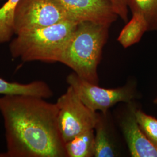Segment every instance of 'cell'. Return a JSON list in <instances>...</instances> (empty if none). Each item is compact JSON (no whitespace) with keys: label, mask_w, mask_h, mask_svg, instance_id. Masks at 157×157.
<instances>
[{"label":"cell","mask_w":157,"mask_h":157,"mask_svg":"<svg viewBox=\"0 0 157 157\" xmlns=\"http://www.w3.org/2000/svg\"><path fill=\"white\" fill-rule=\"evenodd\" d=\"M58 125L65 143L76 136L94 129L99 113L87 107L73 88L67 90L56 101Z\"/></svg>","instance_id":"8992f818"},{"label":"cell","mask_w":157,"mask_h":157,"mask_svg":"<svg viewBox=\"0 0 157 157\" xmlns=\"http://www.w3.org/2000/svg\"><path fill=\"white\" fill-rule=\"evenodd\" d=\"M146 32L148 27L144 17L140 13H134L120 32L117 40L124 48H128L138 43Z\"/></svg>","instance_id":"8fae6325"},{"label":"cell","mask_w":157,"mask_h":157,"mask_svg":"<svg viewBox=\"0 0 157 157\" xmlns=\"http://www.w3.org/2000/svg\"><path fill=\"white\" fill-rule=\"evenodd\" d=\"M132 13L143 15L147 23L148 32H157V0H127Z\"/></svg>","instance_id":"4fadbf2b"},{"label":"cell","mask_w":157,"mask_h":157,"mask_svg":"<svg viewBox=\"0 0 157 157\" xmlns=\"http://www.w3.org/2000/svg\"><path fill=\"white\" fill-rule=\"evenodd\" d=\"M6 151L3 157H67L58 125V108L28 95L0 97Z\"/></svg>","instance_id":"6da1fadb"},{"label":"cell","mask_w":157,"mask_h":157,"mask_svg":"<svg viewBox=\"0 0 157 157\" xmlns=\"http://www.w3.org/2000/svg\"><path fill=\"white\" fill-rule=\"evenodd\" d=\"M78 22L111 26L118 19L109 0H57Z\"/></svg>","instance_id":"52a82bcc"},{"label":"cell","mask_w":157,"mask_h":157,"mask_svg":"<svg viewBox=\"0 0 157 157\" xmlns=\"http://www.w3.org/2000/svg\"><path fill=\"white\" fill-rule=\"evenodd\" d=\"M0 1H1V0H0Z\"/></svg>","instance_id":"ac0fdd59"},{"label":"cell","mask_w":157,"mask_h":157,"mask_svg":"<svg viewBox=\"0 0 157 157\" xmlns=\"http://www.w3.org/2000/svg\"><path fill=\"white\" fill-rule=\"evenodd\" d=\"M94 129L76 136L65 143L68 157H91L94 156Z\"/></svg>","instance_id":"7c38bea8"},{"label":"cell","mask_w":157,"mask_h":157,"mask_svg":"<svg viewBox=\"0 0 157 157\" xmlns=\"http://www.w3.org/2000/svg\"><path fill=\"white\" fill-rule=\"evenodd\" d=\"M135 115L143 132L152 143L157 147V119L137 108Z\"/></svg>","instance_id":"9a60e30c"},{"label":"cell","mask_w":157,"mask_h":157,"mask_svg":"<svg viewBox=\"0 0 157 157\" xmlns=\"http://www.w3.org/2000/svg\"><path fill=\"white\" fill-rule=\"evenodd\" d=\"M113 10L118 17L124 22L128 20L129 8L127 4V0H109Z\"/></svg>","instance_id":"2e32d148"},{"label":"cell","mask_w":157,"mask_h":157,"mask_svg":"<svg viewBox=\"0 0 157 157\" xmlns=\"http://www.w3.org/2000/svg\"><path fill=\"white\" fill-rule=\"evenodd\" d=\"M104 114L99 113V117L94 128V157H114L118 155L112 137L108 130Z\"/></svg>","instance_id":"30bf717a"},{"label":"cell","mask_w":157,"mask_h":157,"mask_svg":"<svg viewBox=\"0 0 157 157\" xmlns=\"http://www.w3.org/2000/svg\"><path fill=\"white\" fill-rule=\"evenodd\" d=\"M120 121V128L133 157H157V147L144 135L137 123L135 112L137 108L133 102Z\"/></svg>","instance_id":"ba28073f"},{"label":"cell","mask_w":157,"mask_h":157,"mask_svg":"<svg viewBox=\"0 0 157 157\" xmlns=\"http://www.w3.org/2000/svg\"><path fill=\"white\" fill-rule=\"evenodd\" d=\"M111 26L90 21L78 23L59 62L81 78L98 84V67Z\"/></svg>","instance_id":"7a4b0ae2"},{"label":"cell","mask_w":157,"mask_h":157,"mask_svg":"<svg viewBox=\"0 0 157 157\" xmlns=\"http://www.w3.org/2000/svg\"><path fill=\"white\" fill-rule=\"evenodd\" d=\"M78 23L65 21L17 34L10 44L12 56L23 62H59Z\"/></svg>","instance_id":"3957f363"},{"label":"cell","mask_w":157,"mask_h":157,"mask_svg":"<svg viewBox=\"0 0 157 157\" xmlns=\"http://www.w3.org/2000/svg\"><path fill=\"white\" fill-rule=\"evenodd\" d=\"M19 1L20 0H8L0 8V44L10 41L15 34L13 14Z\"/></svg>","instance_id":"5bb4252c"},{"label":"cell","mask_w":157,"mask_h":157,"mask_svg":"<svg viewBox=\"0 0 157 157\" xmlns=\"http://www.w3.org/2000/svg\"><path fill=\"white\" fill-rule=\"evenodd\" d=\"M67 82L87 107L104 115L118 103L133 102L138 95L136 85L132 82L115 89H105L81 78L74 72L67 76Z\"/></svg>","instance_id":"5b68a950"},{"label":"cell","mask_w":157,"mask_h":157,"mask_svg":"<svg viewBox=\"0 0 157 157\" xmlns=\"http://www.w3.org/2000/svg\"><path fill=\"white\" fill-rule=\"evenodd\" d=\"M65 21L78 22L57 0H20L13 14L14 33L17 35Z\"/></svg>","instance_id":"277c9868"},{"label":"cell","mask_w":157,"mask_h":157,"mask_svg":"<svg viewBox=\"0 0 157 157\" xmlns=\"http://www.w3.org/2000/svg\"><path fill=\"white\" fill-rule=\"evenodd\" d=\"M153 103L155 104V105H157V95L155 96V97L154 98V100H153Z\"/></svg>","instance_id":"e0dca14e"},{"label":"cell","mask_w":157,"mask_h":157,"mask_svg":"<svg viewBox=\"0 0 157 157\" xmlns=\"http://www.w3.org/2000/svg\"><path fill=\"white\" fill-rule=\"evenodd\" d=\"M0 94L33 95L46 99L52 97L53 92L43 81L36 80L23 84L10 82L0 78Z\"/></svg>","instance_id":"9c48e42d"}]
</instances>
